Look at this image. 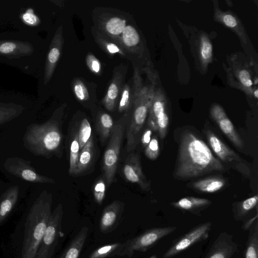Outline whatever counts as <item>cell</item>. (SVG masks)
<instances>
[{
	"label": "cell",
	"mask_w": 258,
	"mask_h": 258,
	"mask_svg": "<svg viewBox=\"0 0 258 258\" xmlns=\"http://www.w3.org/2000/svg\"><path fill=\"white\" fill-rule=\"evenodd\" d=\"M123 204L120 201H114L103 210L99 223L100 231L108 233L114 230L120 221Z\"/></svg>",
	"instance_id": "cell-13"
},
{
	"label": "cell",
	"mask_w": 258,
	"mask_h": 258,
	"mask_svg": "<svg viewBox=\"0 0 258 258\" xmlns=\"http://www.w3.org/2000/svg\"><path fill=\"white\" fill-rule=\"evenodd\" d=\"M148 123L152 131L158 132L160 138L164 139L168 126L169 118L165 112L164 105L162 101L157 100L154 102Z\"/></svg>",
	"instance_id": "cell-14"
},
{
	"label": "cell",
	"mask_w": 258,
	"mask_h": 258,
	"mask_svg": "<svg viewBox=\"0 0 258 258\" xmlns=\"http://www.w3.org/2000/svg\"><path fill=\"white\" fill-rule=\"evenodd\" d=\"M149 258H158L155 255H152Z\"/></svg>",
	"instance_id": "cell-45"
},
{
	"label": "cell",
	"mask_w": 258,
	"mask_h": 258,
	"mask_svg": "<svg viewBox=\"0 0 258 258\" xmlns=\"http://www.w3.org/2000/svg\"><path fill=\"white\" fill-rule=\"evenodd\" d=\"M93 154V141L92 137L89 140L80 151L78 165L75 174L84 172L90 164Z\"/></svg>",
	"instance_id": "cell-19"
},
{
	"label": "cell",
	"mask_w": 258,
	"mask_h": 258,
	"mask_svg": "<svg viewBox=\"0 0 258 258\" xmlns=\"http://www.w3.org/2000/svg\"><path fill=\"white\" fill-rule=\"evenodd\" d=\"M80 151L78 136L77 132L74 136L70 146L69 173L71 175L75 174Z\"/></svg>",
	"instance_id": "cell-24"
},
{
	"label": "cell",
	"mask_w": 258,
	"mask_h": 258,
	"mask_svg": "<svg viewBox=\"0 0 258 258\" xmlns=\"http://www.w3.org/2000/svg\"><path fill=\"white\" fill-rule=\"evenodd\" d=\"M90 67L94 72L98 73L100 69V62L98 60L95 58L93 59L91 63H90Z\"/></svg>",
	"instance_id": "cell-42"
},
{
	"label": "cell",
	"mask_w": 258,
	"mask_h": 258,
	"mask_svg": "<svg viewBox=\"0 0 258 258\" xmlns=\"http://www.w3.org/2000/svg\"><path fill=\"white\" fill-rule=\"evenodd\" d=\"M212 223L208 222L194 227L185 234L176 239L164 254L163 258H171L195 243L207 238Z\"/></svg>",
	"instance_id": "cell-8"
},
{
	"label": "cell",
	"mask_w": 258,
	"mask_h": 258,
	"mask_svg": "<svg viewBox=\"0 0 258 258\" xmlns=\"http://www.w3.org/2000/svg\"><path fill=\"white\" fill-rule=\"evenodd\" d=\"M211 203V202L207 199L188 197L172 203L171 205L182 210L193 211L207 207Z\"/></svg>",
	"instance_id": "cell-17"
},
{
	"label": "cell",
	"mask_w": 258,
	"mask_h": 258,
	"mask_svg": "<svg viewBox=\"0 0 258 258\" xmlns=\"http://www.w3.org/2000/svg\"><path fill=\"white\" fill-rule=\"evenodd\" d=\"M254 96L257 98L258 97V90L256 89L255 90V91L254 92Z\"/></svg>",
	"instance_id": "cell-44"
},
{
	"label": "cell",
	"mask_w": 258,
	"mask_h": 258,
	"mask_svg": "<svg viewBox=\"0 0 258 258\" xmlns=\"http://www.w3.org/2000/svg\"><path fill=\"white\" fill-rule=\"evenodd\" d=\"M207 136L209 145L219 159L235 167L242 168V159L235 152L226 145L215 134L208 131Z\"/></svg>",
	"instance_id": "cell-9"
},
{
	"label": "cell",
	"mask_w": 258,
	"mask_h": 258,
	"mask_svg": "<svg viewBox=\"0 0 258 258\" xmlns=\"http://www.w3.org/2000/svg\"><path fill=\"white\" fill-rule=\"evenodd\" d=\"M92 129L88 120L83 119L80 124L78 133V141L81 150L91 137Z\"/></svg>",
	"instance_id": "cell-26"
},
{
	"label": "cell",
	"mask_w": 258,
	"mask_h": 258,
	"mask_svg": "<svg viewBox=\"0 0 258 258\" xmlns=\"http://www.w3.org/2000/svg\"><path fill=\"white\" fill-rule=\"evenodd\" d=\"M122 33L123 41L127 46H134L139 43V35L136 30L132 26H125Z\"/></svg>",
	"instance_id": "cell-27"
},
{
	"label": "cell",
	"mask_w": 258,
	"mask_h": 258,
	"mask_svg": "<svg viewBox=\"0 0 258 258\" xmlns=\"http://www.w3.org/2000/svg\"><path fill=\"white\" fill-rule=\"evenodd\" d=\"M125 26V20L117 17L111 18L106 24L107 31L113 35H117L122 33Z\"/></svg>",
	"instance_id": "cell-28"
},
{
	"label": "cell",
	"mask_w": 258,
	"mask_h": 258,
	"mask_svg": "<svg viewBox=\"0 0 258 258\" xmlns=\"http://www.w3.org/2000/svg\"><path fill=\"white\" fill-rule=\"evenodd\" d=\"M125 127L124 121L118 122L113 126L109 143L104 154L103 169L109 185L111 184L115 175Z\"/></svg>",
	"instance_id": "cell-4"
},
{
	"label": "cell",
	"mask_w": 258,
	"mask_h": 258,
	"mask_svg": "<svg viewBox=\"0 0 258 258\" xmlns=\"http://www.w3.org/2000/svg\"><path fill=\"white\" fill-rule=\"evenodd\" d=\"M237 250L232 236L222 232L213 243L205 258H231Z\"/></svg>",
	"instance_id": "cell-12"
},
{
	"label": "cell",
	"mask_w": 258,
	"mask_h": 258,
	"mask_svg": "<svg viewBox=\"0 0 258 258\" xmlns=\"http://www.w3.org/2000/svg\"><path fill=\"white\" fill-rule=\"evenodd\" d=\"M63 208L58 205L51 213L35 258H52L62 232Z\"/></svg>",
	"instance_id": "cell-5"
},
{
	"label": "cell",
	"mask_w": 258,
	"mask_h": 258,
	"mask_svg": "<svg viewBox=\"0 0 258 258\" xmlns=\"http://www.w3.org/2000/svg\"><path fill=\"white\" fill-rule=\"evenodd\" d=\"M20 113L13 106H0V125L12 120Z\"/></svg>",
	"instance_id": "cell-29"
},
{
	"label": "cell",
	"mask_w": 258,
	"mask_h": 258,
	"mask_svg": "<svg viewBox=\"0 0 258 258\" xmlns=\"http://www.w3.org/2000/svg\"><path fill=\"white\" fill-rule=\"evenodd\" d=\"M52 195L43 191L37 198L27 215L20 258H35L51 214Z\"/></svg>",
	"instance_id": "cell-2"
},
{
	"label": "cell",
	"mask_w": 258,
	"mask_h": 258,
	"mask_svg": "<svg viewBox=\"0 0 258 258\" xmlns=\"http://www.w3.org/2000/svg\"><path fill=\"white\" fill-rule=\"evenodd\" d=\"M123 173L128 181L138 184L142 190L150 189V183L143 172L138 155L131 154L127 157L123 166Z\"/></svg>",
	"instance_id": "cell-10"
},
{
	"label": "cell",
	"mask_w": 258,
	"mask_h": 258,
	"mask_svg": "<svg viewBox=\"0 0 258 258\" xmlns=\"http://www.w3.org/2000/svg\"><path fill=\"white\" fill-rule=\"evenodd\" d=\"M118 88L115 83H111L107 91V95L104 99V104L107 109L112 110L115 106V100L117 97Z\"/></svg>",
	"instance_id": "cell-30"
},
{
	"label": "cell",
	"mask_w": 258,
	"mask_h": 258,
	"mask_svg": "<svg viewBox=\"0 0 258 258\" xmlns=\"http://www.w3.org/2000/svg\"><path fill=\"white\" fill-rule=\"evenodd\" d=\"M152 131L150 128H147L143 133L142 138L141 142L143 145L146 147L151 140Z\"/></svg>",
	"instance_id": "cell-40"
},
{
	"label": "cell",
	"mask_w": 258,
	"mask_h": 258,
	"mask_svg": "<svg viewBox=\"0 0 258 258\" xmlns=\"http://www.w3.org/2000/svg\"><path fill=\"white\" fill-rule=\"evenodd\" d=\"M30 164L29 161L14 157L8 158L4 167L7 172L23 180L37 183H55L53 179L37 173Z\"/></svg>",
	"instance_id": "cell-7"
},
{
	"label": "cell",
	"mask_w": 258,
	"mask_h": 258,
	"mask_svg": "<svg viewBox=\"0 0 258 258\" xmlns=\"http://www.w3.org/2000/svg\"><path fill=\"white\" fill-rule=\"evenodd\" d=\"M24 22L29 25H35L38 21V18L33 13L28 11L24 13L22 16Z\"/></svg>",
	"instance_id": "cell-38"
},
{
	"label": "cell",
	"mask_w": 258,
	"mask_h": 258,
	"mask_svg": "<svg viewBox=\"0 0 258 258\" xmlns=\"http://www.w3.org/2000/svg\"><path fill=\"white\" fill-rule=\"evenodd\" d=\"M176 229L175 226L154 228L148 229L138 236L123 243L118 256L132 257L135 251H145L159 240L171 234Z\"/></svg>",
	"instance_id": "cell-6"
},
{
	"label": "cell",
	"mask_w": 258,
	"mask_h": 258,
	"mask_svg": "<svg viewBox=\"0 0 258 258\" xmlns=\"http://www.w3.org/2000/svg\"><path fill=\"white\" fill-rule=\"evenodd\" d=\"M18 185L11 186L3 194L0 198V226L9 216L19 197Z\"/></svg>",
	"instance_id": "cell-15"
},
{
	"label": "cell",
	"mask_w": 258,
	"mask_h": 258,
	"mask_svg": "<svg viewBox=\"0 0 258 258\" xmlns=\"http://www.w3.org/2000/svg\"><path fill=\"white\" fill-rule=\"evenodd\" d=\"M112 117L107 113L102 114L98 121L97 128L103 141L107 139L111 134L113 127Z\"/></svg>",
	"instance_id": "cell-23"
},
{
	"label": "cell",
	"mask_w": 258,
	"mask_h": 258,
	"mask_svg": "<svg viewBox=\"0 0 258 258\" xmlns=\"http://www.w3.org/2000/svg\"><path fill=\"white\" fill-rule=\"evenodd\" d=\"M255 84H257V79H256L255 81Z\"/></svg>",
	"instance_id": "cell-46"
},
{
	"label": "cell",
	"mask_w": 258,
	"mask_h": 258,
	"mask_svg": "<svg viewBox=\"0 0 258 258\" xmlns=\"http://www.w3.org/2000/svg\"><path fill=\"white\" fill-rule=\"evenodd\" d=\"M89 228L83 226L74 237L59 258H79L87 238Z\"/></svg>",
	"instance_id": "cell-16"
},
{
	"label": "cell",
	"mask_w": 258,
	"mask_h": 258,
	"mask_svg": "<svg viewBox=\"0 0 258 258\" xmlns=\"http://www.w3.org/2000/svg\"><path fill=\"white\" fill-rule=\"evenodd\" d=\"M129 90L128 87H126L122 92L121 98L119 105V111H123L126 110L129 104Z\"/></svg>",
	"instance_id": "cell-36"
},
{
	"label": "cell",
	"mask_w": 258,
	"mask_h": 258,
	"mask_svg": "<svg viewBox=\"0 0 258 258\" xmlns=\"http://www.w3.org/2000/svg\"><path fill=\"white\" fill-rule=\"evenodd\" d=\"M225 184V180L218 177L206 178L192 183L193 187L195 189L207 193H213L217 191L222 188Z\"/></svg>",
	"instance_id": "cell-18"
},
{
	"label": "cell",
	"mask_w": 258,
	"mask_h": 258,
	"mask_svg": "<svg viewBox=\"0 0 258 258\" xmlns=\"http://www.w3.org/2000/svg\"><path fill=\"white\" fill-rule=\"evenodd\" d=\"M107 48L110 53H113L119 51V49L117 46L112 43L108 44L107 46Z\"/></svg>",
	"instance_id": "cell-43"
},
{
	"label": "cell",
	"mask_w": 258,
	"mask_h": 258,
	"mask_svg": "<svg viewBox=\"0 0 258 258\" xmlns=\"http://www.w3.org/2000/svg\"><path fill=\"white\" fill-rule=\"evenodd\" d=\"M212 45L209 39L204 37L201 40V54L204 60L209 59L212 55Z\"/></svg>",
	"instance_id": "cell-34"
},
{
	"label": "cell",
	"mask_w": 258,
	"mask_h": 258,
	"mask_svg": "<svg viewBox=\"0 0 258 258\" xmlns=\"http://www.w3.org/2000/svg\"><path fill=\"white\" fill-rule=\"evenodd\" d=\"M123 246V243L116 242L107 244L94 250L89 258H107L118 255Z\"/></svg>",
	"instance_id": "cell-22"
},
{
	"label": "cell",
	"mask_w": 258,
	"mask_h": 258,
	"mask_svg": "<svg viewBox=\"0 0 258 258\" xmlns=\"http://www.w3.org/2000/svg\"><path fill=\"white\" fill-rule=\"evenodd\" d=\"M20 43L15 41H4L0 42V53L10 55L15 53L20 47Z\"/></svg>",
	"instance_id": "cell-32"
},
{
	"label": "cell",
	"mask_w": 258,
	"mask_h": 258,
	"mask_svg": "<svg viewBox=\"0 0 258 258\" xmlns=\"http://www.w3.org/2000/svg\"><path fill=\"white\" fill-rule=\"evenodd\" d=\"M106 191V185L103 179H100L94 186V195L96 201L101 204L103 201Z\"/></svg>",
	"instance_id": "cell-33"
},
{
	"label": "cell",
	"mask_w": 258,
	"mask_h": 258,
	"mask_svg": "<svg viewBox=\"0 0 258 258\" xmlns=\"http://www.w3.org/2000/svg\"><path fill=\"white\" fill-rule=\"evenodd\" d=\"M211 115L224 135L236 147L242 149L243 142L222 108L219 105H215L212 109Z\"/></svg>",
	"instance_id": "cell-11"
},
{
	"label": "cell",
	"mask_w": 258,
	"mask_h": 258,
	"mask_svg": "<svg viewBox=\"0 0 258 258\" xmlns=\"http://www.w3.org/2000/svg\"><path fill=\"white\" fill-rule=\"evenodd\" d=\"M245 258H258V222L252 225L244 253Z\"/></svg>",
	"instance_id": "cell-21"
},
{
	"label": "cell",
	"mask_w": 258,
	"mask_h": 258,
	"mask_svg": "<svg viewBox=\"0 0 258 258\" xmlns=\"http://www.w3.org/2000/svg\"><path fill=\"white\" fill-rule=\"evenodd\" d=\"M159 151L158 141L156 138L154 137L146 147L145 155L149 159L154 160L158 157Z\"/></svg>",
	"instance_id": "cell-31"
},
{
	"label": "cell",
	"mask_w": 258,
	"mask_h": 258,
	"mask_svg": "<svg viewBox=\"0 0 258 258\" xmlns=\"http://www.w3.org/2000/svg\"><path fill=\"white\" fill-rule=\"evenodd\" d=\"M257 201L258 197L257 195L246 199L242 201L239 205L237 212L235 213V215L234 216L235 219L237 220H241L250 211L256 206Z\"/></svg>",
	"instance_id": "cell-25"
},
{
	"label": "cell",
	"mask_w": 258,
	"mask_h": 258,
	"mask_svg": "<svg viewBox=\"0 0 258 258\" xmlns=\"http://www.w3.org/2000/svg\"><path fill=\"white\" fill-rule=\"evenodd\" d=\"M223 20L225 24L231 28L235 27L237 25V21L235 17L231 15L227 14L223 17Z\"/></svg>",
	"instance_id": "cell-39"
},
{
	"label": "cell",
	"mask_w": 258,
	"mask_h": 258,
	"mask_svg": "<svg viewBox=\"0 0 258 258\" xmlns=\"http://www.w3.org/2000/svg\"><path fill=\"white\" fill-rule=\"evenodd\" d=\"M239 77L241 83L245 87H250L252 85L250 76L248 72L243 70L241 71L239 74Z\"/></svg>",
	"instance_id": "cell-37"
},
{
	"label": "cell",
	"mask_w": 258,
	"mask_h": 258,
	"mask_svg": "<svg viewBox=\"0 0 258 258\" xmlns=\"http://www.w3.org/2000/svg\"><path fill=\"white\" fill-rule=\"evenodd\" d=\"M24 147L35 156L48 158L58 150L62 135L57 123L49 120L28 125L23 137Z\"/></svg>",
	"instance_id": "cell-3"
},
{
	"label": "cell",
	"mask_w": 258,
	"mask_h": 258,
	"mask_svg": "<svg viewBox=\"0 0 258 258\" xmlns=\"http://www.w3.org/2000/svg\"><path fill=\"white\" fill-rule=\"evenodd\" d=\"M224 169L202 140L189 131L182 134L174 174L176 178L187 180Z\"/></svg>",
	"instance_id": "cell-1"
},
{
	"label": "cell",
	"mask_w": 258,
	"mask_h": 258,
	"mask_svg": "<svg viewBox=\"0 0 258 258\" xmlns=\"http://www.w3.org/2000/svg\"><path fill=\"white\" fill-rule=\"evenodd\" d=\"M56 37H55L48 53L45 67L44 82L46 84L50 79L53 73L55 64L60 56V47L58 45Z\"/></svg>",
	"instance_id": "cell-20"
},
{
	"label": "cell",
	"mask_w": 258,
	"mask_h": 258,
	"mask_svg": "<svg viewBox=\"0 0 258 258\" xmlns=\"http://www.w3.org/2000/svg\"><path fill=\"white\" fill-rule=\"evenodd\" d=\"M257 212H256V214H255V216L252 217V218L248 220L246 222H245L242 228L244 230H246L248 229L250 226H252L254 222H255L257 219Z\"/></svg>",
	"instance_id": "cell-41"
},
{
	"label": "cell",
	"mask_w": 258,
	"mask_h": 258,
	"mask_svg": "<svg viewBox=\"0 0 258 258\" xmlns=\"http://www.w3.org/2000/svg\"><path fill=\"white\" fill-rule=\"evenodd\" d=\"M74 91L77 97L80 100H85L88 97L87 89L82 83H78L75 85Z\"/></svg>",
	"instance_id": "cell-35"
}]
</instances>
